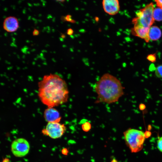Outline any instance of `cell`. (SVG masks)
Masks as SVG:
<instances>
[{
    "label": "cell",
    "mask_w": 162,
    "mask_h": 162,
    "mask_svg": "<svg viewBox=\"0 0 162 162\" xmlns=\"http://www.w3.org/2000/svg\"><path fill=\"white\" fill-rule=\"evenodd\" d=\"M71 15H67L64 18V20L66 21L71 22L72 23L75 22V21L74 20H72L71 18Z\"/></svg>",
    "instance_id": "17"
},
{
    "label": "cell",
    "mask_w": 162,
    "mask_h": 162,
    "mask_svg": "<svg viewBox=\"0 0 162 162\" xmlns=\"http://www.w3.org/2000/svg\"><path fill=\"white\" fill-rule=\"evenodd\" d=\"M12 152L17 157H22L28 153L30 145L28 142L23 138H19L14 140L11 146Z\"/></svg>",
    "instance_id": "6"
},
{
    "label": "cell",
    "mask_w": 162,
    "mask_h": 162,
    "mask_svg": "<svg viewBox=\"0 0 162 162\" xmlns=\"http://www.w3.org/2000/svg\"><path fill=\"white\" fill-rule=\"evenodd\" d=\"M44 117L48 122H60L61 117L58 111L54 107H47L44 113Z\"/></svg>",
    "instance_id": "8"
},
{
    "label": "cell",
    "mask_w": 162,
    "mask_h": 162,
    "mask_svg": "<svg viewBox=\"0 0 162 162\" xmlns=\"http://www.w3.org/2000/svg\"><path fill=\"white\" fill-rule=\"evenodd\" d=\"M155 74L156 76L159 78H162V65L157 67L155 70Z\"/></svg>",
    "instance_id": "14"
},
{
    "label": "cell",
    "mask_w": 162,
    "mask_h": 162,
    "mask_svg": "<svg viewBox=\"0 0 162 162\" xmlns=\"http://www.w3.org/2000/svg\"><path fill=\"white\" fill-rule=\"evenodd\" d=\"M82 129L85 132H88L92 128V125L88 122H86L82 124Z\"/></svg>",
    "instance_id": "13"
},
{
    "label": "cell",
    "mask_w": 162,
    "mask_h": 162,
    "mask_svg": "<svg viewBox=\"0 0 162 162\" xmlns=\"http://www.w3.org/2000/svg\"><path fill=\"white\" fill-rule=\"evenodd\" d=\"M154 1L156 2L157 6L158 7L162 9V0H156Z\"/></svg>",
    "instance_id": "18"
},
{
    "label": "cell",
    "mask_w": 162,
    "mask_h": 162,
    "mask_svg": "<svg viewBox=\"0 0 162 162\" xmlns=\"http://www.w3.org/2000/svg\"><path fill=\"white\" fill-rule=\"evenodd\" d=\"M154 9V4L151 2L144 8L137 11L136 17L132 20L134 26L149 29L154 21L153 17Z\"/></svg>",
    "instance_id": "3"
},
{
    "label": "cell",
    "mask_w": 162,
    "mask_h": 162,
    "mask_svg": "<svg viewBox=\"0 0 162 162\" xmlns=\"http://www.w3.org/2000/svg\"><path fill=\"white\" fill-rule=\"evenodd\" d=\"M153 17L154 20L157 21H162V9L159 7L154 9Z\"/></svg>",
    "instance_id": "12"
},
{
    "label": "cell",
    "mask_w": 162,
    "mask_h": 162,
    "mask_svg": "<svg viewBox=\"0 0 162 162\" xmlns=\"http://www.w3.org/2000/svg\"><path fill=\"white\" fill-rule=\"evenodd\" d=\"M161 32L157 26H151L149 29L148 36L150 40L156 41L158 40L161 36Z\"/></svg>",
    "instance_id": "11"
},
{
    "label": "cell",
    "mask_w": 162,
    "mask_h": 162,
    "mask_svg": "<svg viewBox=\"0 0 162 162\" xmlns=\"http://www.w3.org/2000/svg\"><path fill=\"white\" fill-rule=\"evenodd\" d=\"M62 152L64 155H67L69 152V150L67 148H65L62 149Z\"/></svg>",
    "instance_id": "20"
},
{
    "label": "cell",
    "mask_w": 162,
    "mask_h": 162,
    "mask_svg": "<svg viewBox=\"0 0 162 162\" xmlns=\"http://www.w3.org/2000/svg\"><path fill=\"white\" fill-rule=\"evenodd\" d=\"M38 84L39 98L47 107H54L67 101L69 93L67 85L59 75H45Z\"/></svg>",
    "instance_id": "1"
},
{
    "label": "cell",
    "mask_w": 162,
    "mask_h": 162,
    "mask_svg": "<svg viewBox=\"0 0 162 162\" xmlns=\"http://www.w3.org/2000/svg\"><path fill=\"white\" fill-rule=\"evenodd\" d=\"M57 2H64V0H58V1H57Z\"/></svg>",
    "instance_id": "27"
},
{
    "label": "cell",
    "mask_w": 162,
    "mask_h": 162,
    "mask_svg": "<svg viewBox=\"0 0 162 162\" xmlns=\"http://www.w3.org/2000/svg\"><path fill=\"white\" fill-rule=\"evenodd\" d=\"M152 68H153V69H154V68H155V67L154 66V65H151L150 67H149V70H150L151 71H152Z\"/></svg>",
    "instance_id": "23"
},
{
    "label": "cell",
    "mask_w": 162,
    "mask_h": 162,
    "mask_svg": "<svg viewBox=\"0 0 162 162\" xmlns=\"http://www.w3.org/2000/svg\"><path fill=\"white\" fill-rule=\"evenodd\" d=\"M111 162H118V161L115 158H113L111 160Z\"/></svg>",
    "instance_id": "24"
},
{
    "label": "cell",
    "mask_w": 162,
    "mask_h": 162,
    "mask_svg": "<svg viewBox=\"0 0 162 162\" xmlns=\"http://www.w3.org/2000/svg\"><path fill=\"white\" fill-rule=\"evenodd\" d=\"M65 125L60 122H48L46 128L42 130L43 134L53 139L62 137L66 131Z\"/></svg>",
    "instance_id": "5"
},
{
    "label": "cell",
    "mask_w": 162,
    "mask_h": 162,
    "mask_svg": "<svg viewBox=\"0 0 162 162\" xmlns=\"http://www.w3.org/2000/svg\"><path fill=\"white\" fill-rule=\"evenodd\" d=\"M157 147L159 150L162 152V136L157 141Z\"/></svg>",
    "instance_id": "16"
},
{
    "label": "cell",
    "mask_w": 162,
    "mask_h": 162,
    "mask_svg": "<svg viewBox=\"0 0 162 162\" xmlns=\"http://www.w3.org/2000/svg\"><path fill=\"white\" fill-rule=\"evenodd\" d=\"M39 33V31L36 29H34L33 32V34L34 36L38 35Z\"/></svg>",
    "instance_id": "22"
},
{
    "label": "cell",
    "mask_w": 162,
    "mask_h": 162,
    "mask_svg": "<svg viewBox=\"0 0 162 162\" xmlns=\"http://www.w3.org/2000/svg\"><path fill=\"white\" fill-rule=\"evenodd\" d=\"M61 36L62 39H63L65 37V35L64 34H62Z\"/></svg>",
    "instance_id": "25"
},
{
    "label": "cell",
    "mask_w": 162,
    "mask_h": 162,
    "mask_svg": "<svg viewBox=\"0 0 162 162\" xmlns=\"http://www.w3.org/2000/svg\"><path fill=\"white\" fill-rule=\"evenodd\" d=\"M146 58L149 61L152 63L155 62L156 60V54H150L148 55L147 56Z\"/></svg>",
    "instance_id": "15"
},
{
    "label": "cell",
    "mask_w": 162,
    "mask_h": 162,
    "mask_svg": "<svg viewBox=\"0 0 162 162\" xmlns=\"http://www.w3.org/2000/svg\"><path fill=\"white\" fill-rule=\"evenodd\" d=\"M99 18L98 17H96L95 18V20L96 21H99Z\"/></svg>",
    "instance_id": "26"
},
{
    "label": "cell",
    "mask_w": 162,
    "mask_h": 162,
    "mask_svg": "<svg viewBox=\"0 0 162 162\" xmlns=\"http://www.w3.org/2000/svg\"><path fill=\"white\" fill-rule=\"evenodd\" d=\"M95 90L97 94L96 103L112 104L118 101L124 94L120 80L108 73L104 74L96 82Z\"/></svg>",
    "instance_id": "2"
},
{
    "label": "cell",
    "mask_w": 162,
    "mask_h": 162,
    "mask_svg": "<svg viewBox=\"0 0 162 162\" xmlns=\"http://www.w3.org/2000/svg\"><path fill=\"white\" fill-rule=\"evenodd\" d=\"M146 105L143 103H141L139 105V109L140 110H143L146 108Z\"/></svg>",
    "instance_id": "19"
},
{
    "label": "cell",
    "mask_w": 162,
    "mask_h": 162,
    "mask_svg": "<svg viewBox=\"0 0 162 162\" xmlns=\"http://www.w3.org/2000/svg\"><path fill=\"white\" fill-rule=\"evenodd\" d=\"M149 29L140 27L134 26L131 29V32L133 35L143 39L147 42L150 40L148 32Z\"/></svg>",
    "instance_id": "10"
},
{
    "label": "cell",
    "mask_w": 162,
    "mask_h": 162,
    "mask_svg": "<svg viewBox=\"0 0 162 162\" xmlns=\"http://www.w3.org/2000/svg\"><path fill=\"white\" fill-rule=\"evenodd\" d=\"M4 29L8 32H13L17 30L19 27L17 19L14 16L6 18L3 22Z\"/></svg>",
    "instance_id": "9"
},
{
    "label": "cell",
    "mask_w": 162,
    "mask_h": 162,
    "mask_svg": "<svg viewBox=\"0 0 162 162\" xmlns=\"http://www.w3.org/2000/svg\"><path fill=\"white\" fill-rule=\"evenodd\" d=\"M104 11L110 15H114L119 12L120 6L117 0H104L102 2Z\"/></svg>",
    "instance_id": "7"
},
{
    "label": "cell",
    "mask_w": 162,
    "mask_h": 162,
    "mask_svg": "<svg viewBox=\"0 0 162 162\" xmlns=\"http://www.w3.org/2000/svg\"><path fill=\"white\" fill-rule=\"evenodd\" d=\"M125 141L132 152H136L142 148L145 135L143 131L130 128L124 133Z\"/></svg>",
    "instance_id": "4"
},
{
    "label": "cell",
    "mask_w": 162,
    "mask_h": 162,
    "mask_svg": "<svg viewBox=\"0 0 162 162\" xmlns=\"http://www.w3.org/2000/svg\"><path fill=\"white\" fill-rule=\"evenodd\" d=\"M74 33V31L71 28H69L67 30V34L69 35H72Z\"/></svg>",
    "instance_id": "21"
}]
</instances>
